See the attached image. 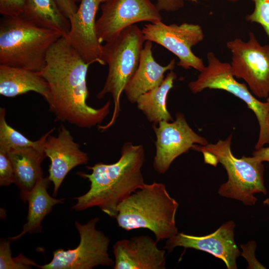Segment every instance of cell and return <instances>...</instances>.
Listing matches in <instances>:
<instances>
[{"mask_svg": "<svg viewBox=\"0 0 269 269\" xmlns=\"http://www.w3.org/2000/svg\"><path fill=\"white\" fill-rule=\"evenodd\" d=\"M90 65L71 46L66 37H61L49 49L45 66L38 73L48 85L46 101L56 121L90 128L101 124L108 115L110 100L99 109L87 103Z\"/></svg>", "mask_w": 269, "mask_h": 269, "instance_id": "obj_1", "label": "cell"}, {"mask_svg": "<svg viewBox=\"0 0 269 269\" xmlns=\"http://www.w3.org/2000/svg\"><path fill=\"white\" fill-rule=\"evenodd\" d=\"M144 161L143 146L128 142L123 145L121 157L117 162L109 164L99 162L86 166L92 170L91 173L77 174L89 181L90 189L83 195L74 198L77 202L72 209L80 211L97 207L115 218L119 205L145 184L141 170Z\"/></svg>", "mask_w": 269, "mask_h": 269, "instance_id": "obj_2", "label": "cell"}, {"mask_svg": "<svg viewBox=\"0 0 269 269\" xmlns=\"http://www.w3.org/2000/svg\"><path fill=\"white\" fill-rule=\"evenodd\" d=\"M178 206L163 183H145L119 205L115 219L119 227L127 231L148 229L158 243L178 233L175 222Z\"/></svg>", "mask_w": 269, "mask_h": 269, "instance_id": "obj_3", "label": "cell"}, {"mask_svg": "<svg viewBox=\"0 0 269 269\" xmlns=\"http://www.w3.org/2000/svg\"><path fill=\"white\" fill-rule=\"evenodd\" d=\"M62 36L21 16L5 17L0 24V65L39 72L49 49Z\"/></svg>", "mask_w": 269, "mask_h": 269, "instance_id": "obj_4", "label": "cell"}, {"mask_svg": "<svg viewBox=\"0 0 269 269\" xmlns=\"http://www.w3.org/2000/svg\"><path fill=\"white\" fill-rule=\"evenodd\" d=\"M232 137L231 134L226 139H219L216 143L194 144L192 148L203 153L205 163L216 166L220 163L225 169L228 180L219 187L220 196L252 206L258 200L255 194L266 195L268 193L265 185L264 165L253 156L236 157L231 149Z\"/></svg>", "mask_w": 269, "mask_h": 269, "instance_id": "obj_5", "label": "cell"}, {"mask_svg": "<svg viewBox=\"0 0 269 269\" xmlns=\"http://www.w3.org/2000/svg\"><path fill=\"white\" fill-rule=\"evenodd\" d=\"M145 41L142 30L134 24L103 45L102 59L108 66V73L97 97L101 99L111 94L114 109L110 122L104 126L98 125L99 130H106L115 123L120 112L121 94L137 68Z\"/></svg>", "mask_w": 269, "mask_h": 269, "instance_id": "obj_6", "label": "cell"}, {"mask_svg": "<svg viewBox=\"0 0 269 269\" xmlns=\"http://www.w3.org/2000/svg\"><path fill=\"white\" fill-rule=\"evenodd\" d=\"M208 65L200 72L196 80L188 84L194 94L208 88L226 91L243 101L256 115L260 131L255 149L269 145V102L257 99L244 83L238 82L229 63L221 61L212 52L207 54Z\"/></svg>", "mask_w": 269, "mask_h": 269, "instance_id": "obj_7", "label": "cell"}, {"mask_svg": "<svg viewBox=\"0 0 269 269\" xmlns=\"http://www.w3.org/2000/svg\"><path fill=\"white\" fill-rule=\"evenodd\" d=\"M100 219L93 218L81 224L75 221L80 235L77 247L53 252V258L48 264L40 266L41 269H91L98 266L113 267L114 261L108 253L110 242L109 237L98 230L96 225Z\"/></svg>", "mask_w": 269, "mask_h": 269, "instance_id": "obj_8", "label": "cell"}, {"mask_svg": "<svg viewBox=\"0 0 269 269\" xmlns=\"http://www.w3.org/2000/svg\"><path fill=\"white\" fill-rule=\"evenodd\" d=\"M232 53L231 66L234 77L243 79L252 93L261 99L269 96V45H261L253 32L248 41L240 38L229 41Z\"/></svg>", "mask_w": 269, "mask_h": 269, "instance_id": "obj_9", "label": "cell"}, {"mask_svg": "<svg viewBox=\"0 0 269 269\" xmlns=\"http://www.w3.org/2000/svg\"><path fill=\"white\" fill-rule=\"evenodd\" d=\"M141 30L145 41L156 43L176 55L178 66L185 70L193 68L199 72L205 67L202 59L192 51L204 38L199 24L184 22L167 25L159 21L147 23Z\"/></svg>", "mask_w": 269, "mask_h": 269, "instance_id": "obj_10", "label": "cell"}, {"mask_svg": "<svg viewBox=\"0 0 269 269\" xmlns=\"http://www.w3.org/2000/svg\"><path fill=\"white\" fill-rule=\"evenodd\" d=\"M101 8V14L96 20L97 32L101 43L136 23L162 21L160 11L150 0H110Z\"/></svg>", "mask_w": 269, "mask_h": 269, "instance_id": "obj_11", "label": "cell"}, {"mask_svg": "<svg viewBox=\"0 0 269 269\" xmlns=\"http://www.w3.org/2000/svg\"><path fill=\"white\" fill-rule=\"evenodd\" d=\"M157 126L153 125L156 136L153 166L159 174L165 173L176 158L195 143L201 145L208 143L205 138L190 128L181 113L176 114L174 121H162Z\"/></svg>", "mask_w": 269, "mask_h": 269, "instance_id": "obj_12", "label": "cell"}, {"mask_svg": "<svg viewBox=\"0 0 269 269\" xmlns=\"http://www.w3.org/2000/svg\"><path fill=\"white\" fill-rule=\"evenodd\" d=\"M235 223L228 221L213 233L204 236H194L178 233L167 239L163 249L168 253L177 247L204 251L221 259L228 269H237V259L241 256L235 241Z\"/></svg>", "mask_w": 269, "mask_h": 269, "instance_id": "obj_13", "label": "cell"}, {"mask_svg": "<svg viewBox=\"0 0 269 269\" xmlns=\"http://www.w3.org/2000/svg\"><path fill=\"white\" fill-rule=\"evenodd\" d=\"M100 3L98 0H81L77 11L69 19L70 27L66 37L86 63L104 65L102 59L103 45L96 29V15Z\"/></svg>", "mask_w": 269, "mask_h": 269, "instance_id": "obj_14", "label": "cell"}, {"mask_svg": "<svg viewBox=\"0 0 269 269\" xmlns=\"http://www.w3.org/2000/svg\"><path fill=\"white\" fill-rule=\"evenodd\" d=\"M44 151L50 160L48 178L53 183V195L56 196L65 177L73 168L88 163L87 153L74 141L70 132L61 125L57 136L50 134L43 144Z\"/></svg>", "mask_w": 269, "mask_h": 269, "instance_id": "obj_15", "label": "cell"}, {"mask_svg": "<svg viewBox=\"0 0 269 269\" xmlns=\"http://www.w3.org/2000/svg\"><path fill=\"white\" fill-rule=\"evenodd\" d=\"M147 235L122 239L113 245L114 269H165V251Z\"/></svg>", "mask_w": 269, "mask_h": 269, "instance_id": "obj_16", "label": "cell"}, {"mask_svg": "<svg viewBox=\"0 0 269 269\" xmlns=\"http://www.w3.org/2000/svg\"><path fill=\"white\" fill-rule=\"evenodd\" d=\"M152 46L150 41L144 43L137 68L125 88L127 97L132 103H136L141 95L160 86L165 73L175 68V59L164 66L158 64L153 57Z\"/></svg>", "mask_w": 269, "mask_h": 269, "instance_id": "obj_17", "label": "cell"}, {"mask_svg": "<svg viewBox=\"0 0 269 269\" xmlns=\"http://www.w3.org/2000/svg\"><path fill=\"white\" fill-rule=\"evenodd\" d=\"M7 153L14 169V183L21 199L26 202L31 191L43 177L41 163L46 156L44 150L33 147L13 148Z\"/></svg>", "mask_w": 269, "mask_h": 269, "instance_id": "obj_18", "label": "cell"}, {"mask_svg": "<svg viewBox=\"0 0 269 269\" xmlns=\"http://www.w3.org/2000/svg\"><path fill=\"white\" fill-rule=\"evenodd\" d=\"M30 91L39 94L45 100L48 97V85L38 72L0 65L1 95L14 97Z\"/></svg>", "mask_w": 269, "mask_h": 269, "instance_id": "obj_19", "label": "cell"}, {"mask_svg": "<svg viewBox=\"0 0 269 269\" xmlns=\"http://www.w3.org/2000/svg\"><path fill=\"white\" fill-rule=\"evenodd\" d=\"M50 182L48 176L43 177L31 191L27 199L28 211L26 222L18 235L8 238L10 241L17 240L27 233L41 232L44 217L51 212L54 205L63 203L64 198H54L48 194L47 189Z\"/></svg>", "mask_w": 269, "mask_h": 269, "instance_id": "obj_20", "label": "cell"}, {"mask_svg": "<svg viewBox=\"0 0 269 269\" xmlns=\"http://www.w3.org/2000/svg\"><path fill=\"white\" fill-rule=\"evenodd\" d=\"M33 24L60 33L67 37L70 21L59 7L56 0H27L21 15Z\"/></svg>", "mask_w": 269, "mask_h": 269, "instance_id": "obj_21", "label": "cell"}, {"mask_svg": "<svg viewBox=\"0 0 269 269\" xmlns=\"http://www.w3.org/2000/svg\"><path fill=\"white\" fill-rule=\"evenodd\" d=\"M176 78V73L170 71L160 86L141 95L137 100V108L153 125L162 121H173L167 109V98Z\"/></svg>", "mask_w": 269, "mask_h": 269, "instance_id": "obj_22", "label": "cell"}, {"mask_svg": "<svg viewBox=\"0 0 269 269\" xmlns=\"http://www.w3.org/2000/svg\"><path fill=\"white\" fill-rule=\"evenodd\" d=\"M4 108H0V150L8 152L9 150L19 147H33L43 149L44 143L54 128L43 135L38 140L32 141L10 126L5 119Z\"/></svg>", "mask_w": 269, "mask_h": 269, "instance_id": "obj_23", "label": "cell"}, {"mask_svg": "<svg viewBox=\"0 0 269 269\" xmlns=\"http://www.w3.org/2000/svg\"><path fill=\"white\" fill-rule=\"evenodd\" d=\"M10 241L9 239L0 240V269H31L32 266L39 268V265L21 254L16 257L12 258Z\"/></svg>", "mask_w": 269, "mask_h": 269, "instance_id": "obj_24", "label": "cell"}, {"mask_svg": "<svg viewBox=\"0 0 269 269\" xmlns=\"http://www.w3.org/2000/svg\"><path fill=\"white\" fill-rule=\"evenodd\" d=\"M255 4L252 13L246 16L247 21L260 24L269 38V0H251Z\"/></svg>", "mask_w": 269, "mask_h": 269, "instance_id": "obj_25", "label": "cell"}, {"mask_svg": "<svg viewBox=\"0 0 269 269\" xmlns=\"http://www.w3.org/2000/svg\"><path fill=\"white\" fill-rule=\"evenodd\" d=\"M14 183L13 165L7 153L0 150V185L7 186Z\"/></svg>", "mask_w": 269, "mask_h": 269, "instance_id": "obj_26", "label": "cell"}, {"mask_svg": "<svg viewBox=\"0 0 269 269\" xmlns=\"http://www.w3.org/2000/svg\"><path fill=\"white\" fill-rule=\"evenodd\" d=\"M27 0H0V13L4 17L21 16Z\"/></svg>", "mask_w": 269, "mask_h": 269, "instance_id": "obj_27", "label": "cell"}, {"mask_svg": "<svg viewBox=\"0 0 269 269\" xmlns=\"http://www.w3.org/2000/svg\"><path fill=\"white\" fill-rule=\"evenodd\" d=\"M240 247L242 250L241 256L246 259L248 264L247 269H266L256 258L257 244L255 241H249L247 244L241 245Z\"/></svg>", "mask_w": 269, "mask_h": 269, "instance_id": "obj_28", "label": "cell"}, {"mask_svg": "<svg viewBox=\"0 0 269 269\" xmlns=\"http://www.w3.org/2000/svg\"><path fill=\"white\" fill-rule=\"evenodd\" d=\"M155 5L159 10H164L168 12L176 11L184 5L186 0H156Z\"/></svg>", "mask_w": 269, "mask_h": 269, "instance_id": "obj_29", "label": "cell"}, {"mask_svg": "<svg viewBox=\"0 0 269 269\" xmlns=\"http://www.w3.org/2000/svg\"><path fill=\"white\" fill-rule=\"evenodd\" d=\"M59 7L69 19L77 11L78 7L70 0H56Z\"/></svg>", "mask_w": 269, "mask_h": 269, "instance_id": "obj_30", "label": "cell"}, {"mask_svg": "<svg viewBox=\"0 0 269 269\" xmlns=\"http://www.w3.org/2000/svg\"><path fill=\"white\" fill-rule=\"evenodd\" d=\"M253 156L260 161L269 162V146L256 149L253 152Z\"/></svg>", "mask_w": 269, "mask_h": 269, "instance_id": "obj_31", "label": "cell"}, {"mask_svg": "<svg viewBox=\"0 0 269 269\" xmlns=\"http://www.w3.org/2000/svg\"><path fill=\"white\" fill-rule=\"evenodd\" d=\"M263 204H264V205H266V206H268L269 207V198H268L266 199L263 201Z\"/></svg>", "mask_w": 269, "mask_h": 269, "instance_id": "obj_32", "label": "cell"}, {"mask_svg": "<svg viewBox=\"0 0 269 269\" xmlns=\"http://www.w3.org/2000/svg\"><path fill=\"white\" fill-rule=\"evenodd\" d=\"M188 0V1H193V2H197V0ZM229 1H231V2H237L239 0H229Z\"/></svg>", "mask_w": 269, "mask_h": 269, "instance_id": "obj_33", "label": "cell"}, {"mask_svg": "<svg viewBox=\"0 0 269 269\" xmlns=\"http://www.w3.org/2000/svg\"><path fill=\"white\" fill-rule=\"evenodd\" d=\"M98 0L99 1V2L100 3H101V2L105 3V2H106L108 1H109L110 0Z\"/></svg>", "mask_w": 269, "mask_h": 269, "instance_id": "obj_34", "label": "cell"}, {"mask_svg": "<svg viewBox=\"0 0 269 269\" xmlns=\"http://www.w3.org/2000/svg\"><path fill=\"white\" fill-rule=\"evenodd\" d=\"M73 3L76 4V2L81 1V0H70Z\"/></svg>", "mask_w": 269, "mask_h": 269, "instance_id": "obj_35", "label": "cell"}, {"mask_svg": "<svg viewBox=\"0 0 269 269\" xmlns=\"http://www.w3.org/2000/svg\"><path fill=\"white\" fill-rule=\"evenodd\" d=\"M266 100L267 102H269V96L267 97V98L266 99Z\"/></svg>", "mask_w": 269, "mask_h": 269, "instance_id": "obj_36", "label": "cell"}]
</instances>
